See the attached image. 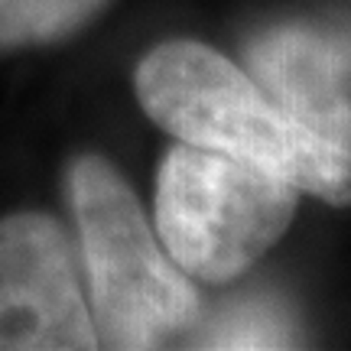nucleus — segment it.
Returning <instances> with one entry per match:
<instances>
[{
	"instance_id": "f257e3e1",
	"label": "nucleus",
	"mask_w": 351,
	"mask_h": 351,
	"mask_svg": "<svg viewBox=\"0 0 351 351\" xmlns=\"http://www.w3.org/2000/svg\"><path fill=\"white\" fill-rule=\"evenodd\" d=\"M140 111L173 140L261 166L335 208L351 205V147L319 134L234 59L166 39L134 69Z\"/></svg>"
},
{
	"instance_id": "f03ea898",
	"label": "nucleus",
	"mask_w": 351,
	"mask_h": 351,
	"mask_svg": "<svg viewBox=\"0 0 351 351\" xmlns=\"http://www.w3.org/2000/svg\"><path fill=\"white\" fill-rule=\"evenodd\" d=\"M65 195L101 348H166L199 326L195 280L166 254L140 195L108 156H75Z\"/></svg>"
},
{
	"instance_id": "7ed1b4c3",
	"label": "nucleus",
	"mask_w": 351,
	"mask_h": 351,
	"mask_svg": "<svg viewBox=\"0 0 351 351\" xmlns=\"http://www.w3.org/2000/svg\"><path fill=\"white\" fill-rule=\"evenodd\" d=\"M300 189L261 166L176 140L156 169L153 228L195 283L221 287L251 270L289 231Z\"/></svg>"
},
{
	"instance_id": "20e7f679",
	"label": "nucleus",
	"mask_w": 351,
	"mask_h": 351,
	"mask_svg": "<svg viewBox=\"0 0 351 351\" xmlns=\"http://www.w3.org/2000/svg\"><path fill=\"white\" fill-rule=\"evenodd\" d=\"M101 348L75 244L36 208L0 215V351Z\"/></svg>"
},
{
	"instance_id": "39448f33",
	"label": "nucleus",
	"mask_w": 351,
	"mask_h": 351,
	"mask_svg": "<svg viewBox=\"0 0 351 351\" xmlns=\"http://www.w3.org/2000/svg\"><path fill=\"white\" fill-rule=\"evenodd\" d=\"M251 75L319 134L351 147V62L313 26H276L251 43Z\"/></svg>"
},
{
	"instance_id": "423d86ee",
	"label": "nucleus",
	"mask_w": 351,
	"mask_h": 351,
	"mask_svg": "<svg viewBox=\"0 0 351 351\" xmlns=\"http://www.w3.org/2000/svg\"><path fill=\"white\" fill-rule=\"evenodd\" d=\"M114 0H0V52L39 49L78 36Z\"/></svg>"
}]
</instances>
